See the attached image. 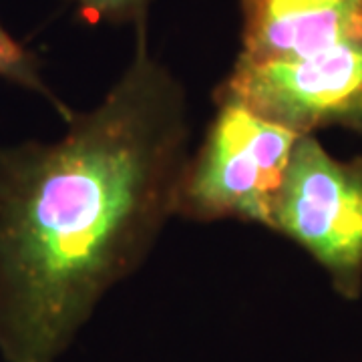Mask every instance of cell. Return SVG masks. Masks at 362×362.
<instances>
[{
    "mask_svg": "<svg viewBox=\"0 0 362 362\" xmlns=\"http://www.w3.org/2000/svg\"><path fill=\"white\" fill-rule=\"evenodd\" d=\"M52 143L0 147V354L57 362L171 218L192 145L187 89L147 47Z\"/></svg>",
    "mask_w": 362,
    "mask_h": 362,
    "instance_id": "1",
    "label": "cell"
},
{
    "mask_svg": "<svg viewBox=\"0 0 362 362\" xmlns=\"http://www.w3.org/2000/svg\"><path fill=\"white\" fill-rule=\"evenodd\" d=\"M242 23L216 95L298 133L362 131V0H242Z\"/></svg>",
    "mask_w": 362,
    "mask_h": 362,
    "instance_id": "2",
    "label": "cell"
},
{
    "mask_svg": "<svg viewBox=\"0 0 362 362\" xmlns=\"http://www.w3.org/2000/svg\"><path fill=\"white\" fill-rule=\"evenodd\" d=\"M302 135L232 97L216 95V115L181 177L177 216L272 228L286 168Z\"/></svg>",
    "mask_w": 362,
    "mask_h": 362,
    "instance_id": "3",
    "label": "cell"
},
{
    "mask_svg": "<svg viewBox=\"0 0 362 362\" xmlns=\"http://www.w3.org/2000/svg\"><path fill=\"white\" fill-rule=\"evenodd\" d=\"M274 232L306 250L338 296H362V157L330 156L314 133L294 145L274 206Z\"/></svg>",
    "mask_w": 362,
    "mask_h": 362,
    "instance_id": "4",
    "label": "cell"
},
{
    "mask_svg": "<svg viewBox=\"0 0 362 362\" xmlns=\"http://www.w3.org/2000/svg\"><path fill=\"white\" fill-rule=\"evenodd\" d=\"M0 78L11 81L14 85H21L23 89L39 93L40 97H45L57 109V113L65 121L73 115V111L42 81L39 61L35 59V54L26 51L13 35H8L2 28V25H0Z\"/></svg>",
    "mask_w": 362,
    "mask_h": 362,
    "instance_id": "5",
    "label": "cell"
},
{
    "mask_svg": "<svg viewBox=\"0 0 362 362\" xmlns=\"http://www.w3.org/2000/svg\"><path fill=\"white\" fill-rule=\"evenodd\" d=\"M78 11L90 23H113L139 25L145 21V13L151 0H75Z\"/></svg>",
    "mask_w": 362,
    "mask_h": 362,
    "instance_id": "6",
    "label": "cell"
}]
</instances>
